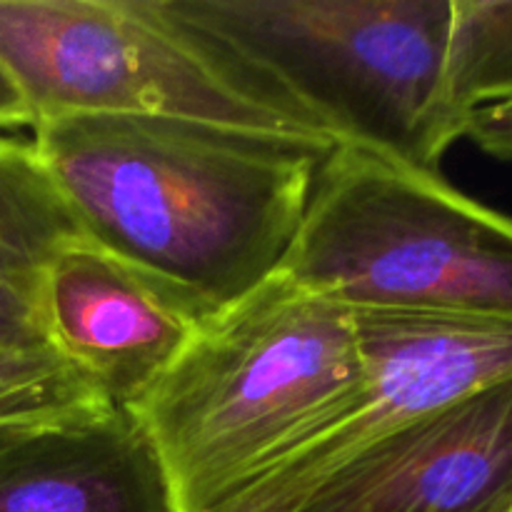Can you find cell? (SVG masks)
I'll return each mask as SVG.
<instances>
[{"instance_id": "cell-15", "label": "cell", "mask_w": 512, "mask_h": 512, "mask_svg": "<svg viewBox=\"0 0 512 512\" xmlns=\"http://www.w3.org/2000/svg\"><path fill=\"white\" fill-rule=\"evenodd\" d=\"M55 425V423H50ZM38 428H45V425H0V450H5L8 445H13L15 440L25 438L28 433H33V430Z\"/></svg>"}, {"instance_id": "cell-7", "label": "cell", "mask_w": 512, "mask_h": 512, "mask_svg": "<svg viewBox=\"0 0 512 512\" xmlns=\"http://www.w3.org/2000/svg\"><path fill=\"white\" fill-rule=\"evenodd\" d=\"M512 378L423 415L295 512H510Z\"/></svg>"}, {"instance_id": "cell-2", "label": "cell", "mask_w": 512, "mask_h": 512, "mask_svg": "<svg viewBox=\"0 0 512 512\" xmlns=\"http://www.w3.org/2000/svg\"><path fill=\"white\" fill-rule=\"evenodd\" d=\"M358 380L353 313L278 273L200 325L125 410L178 512H213L320 428Z\"/></svg>"}, {"instance_id": "cell-16", "label": "cell", "mask_w": 512, "mask_h": 512, "mask_svg": "<svg viewBox=\"0 0 512 512\" xmlns=\"http://www.w3.org/2000/svg\"><path fill=\"white\" fill-rule=\"evenodd\" d=\"M510 512H512V508H510Z\"/></svg>"}, {"instance_id": "cell-4", "label": "cell", "mask_w": 512, "mask_h": 512, "mask_svg": "<svg viewBox=\"0 0 512 512\" xmlns=\"http://www.w3.org/2000/svg\"><path fill=\"white\" fill-rule=\"evenodd\" d=\"M280 275L353 313L512 320V218L438 170L335 145Z\"/></svg>"}, {"instance_id": "cell-12", "label": "cell", "mask_w": 512, "mask_h": 512, "mask_svg": "<svg viewBox=\"0 0 512 512\" xmlns=\"http://www.w3.org/2000/svg\"><path fill=\"white\" fill-rule=\"evenodd\" d=\"M115 410L50 345L0 350V425H50Z\"/></svg>"}, {"instance_id": "cell-1", "label": "cell", "mask_w": 512, "mask_h": 512, "mask_svg": "<svg viewBox=\"0 0 512 512\" xmlns=\"http://www.w3.org/2000/svg\"><path fill=\"white\" fill-rule=\"evenodd\" d=\"M30 148L80 235L208 323L273 280L330 145L143 115H65Z\"/></svg>"}, {"instance_id": "cell-14", "label": "cell", "mask_w": 512, "mask_h": 512, "mask_svg": "<svg viewBox=\"0 0 512 512\" xmlns=\"http://www.w3.org/2000/svg\"><path fill=\"white\" fill-rule=\"evenodd\" d=\"M18 130H33V118L15 83L0 65V138H10V133Z\"/></svg>"}, {"instance_id": "cell-8", "label": "cell", "mask_w": 512, "mask_h": 512, "mask_svg": "<svg viewBox=\"0 0 512 512\" xmlns=\"http://www.w3.org/2000/svg\"><path fill=\"white\" fill-rule=\"evenodd\" d=\"M40 320L50 348L113 408L143 398L203 325L85 238L70 240L43 268Z\"/></svg>"}, {"instance_id": "cell-9", "label": "cell", "mask_w": 512, "mask_h": 512, "mask_svg": "<svg viewBox=\"0 0 512 512\" xmlns=\"http://www.w3.org/2000/svg\"><path fill=\"white\" fill-rule=\"evenodd\" d=\"M0 512H178L125 408L45 425L0 450Z\"/></svg>"}, {"instance_id": "cell-5", "label": "cell", "mask_w": 512, "mask_h": 512, "mask_svg": "<svg viewBox=\"0 0 512 512\" xmlns=\"http://www.w3.org/2000/svg\"><path fill=\"white\" fill-rule=\"evenodd\" d=\"M293 95L335 145L438 170L453 0H170Z\"/></svg>"}, {"instance_id": "cell-6", "label": "cell", "mask_w": 512, "mask_h": 512, "mask_svg": "<svg viewBox=\"0 0 512 512\" xmlns=\"http://www.w3.org/2000/svg\"><path fill=\"white\" fill-rule=\"evenodd\" d=\"M353 320L360 380L350 398L213 512H295L388 435L512 378V320L385 310Z\"/></svg>"}, {"instance_id": "cell-10", "label": "cell", "mask_w": 512, "mask_h": 512, "mask_svg": "<svg viewBox=\"0 0 512 512\" xmlns=\"http://www.w3.org/2000/svg\"><path fill=\"white\" fill-rule=\"evenodd\" d=\"M75 238L83 235L28 140L0 138V350L48 345L40 275Z\"/></svg>"}, {"instance_id": "cell-13", "label": "cell", "mask_w": 512, "mask_h": 512, "mask_svg": "<svg viewBox=\"0 0 512 512\" xmlns=\"http://www.w3.org/2000/svg\"><path fill=\"white\" fill-rule=\"evenodd\" d=\"M465 138L495 158L512 160V100L478 110L470 118Z\"/></svg>"}, {"instance_id": "cell-11", "label": "cell", "mask_w": 512, "mask_h": 512, "mask_svg": "<svg viewBox=\"0 0 512 512\" xmlns=\"http://www.w3.org/2000/svg\"><path fill=\"white\" fill-rule=\"evenodd\" d=\"M512 100V0H453L438 118L450 145L478 110Z\"/></svg>"}, {"instance_id": "cell-3", "label": "cell", "mask_w": 512, "mask_h": 512, "mask_svg": "<svg viewBox=\"0 0 512 512\" xmlns=\"http://www.w3.org/2000/svg\"><path fill=\"white\" fill-rule=\"evenodd\" d=\"M0 65L33 125L143 115L335 145L293 95L170 0H0Z\"/></svg>"}]
</instances>
